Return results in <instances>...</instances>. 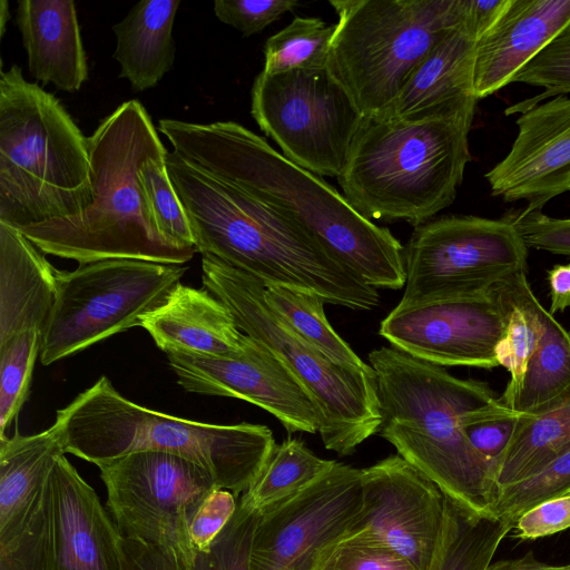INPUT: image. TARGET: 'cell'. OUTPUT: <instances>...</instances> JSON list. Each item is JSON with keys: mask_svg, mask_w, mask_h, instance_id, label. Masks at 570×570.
Returning a JSON list of instances; mask_svg holds the SVG:
<instances>
[{"mask_svg": "<svg viewBox=\"0 0 570 570\" xmlns=\"http://www.w3.org/2000/svg\"><path fill=\"white\" fill-rule=\"evenodd\" d=\"M159 131L183 160L278 210L379 289L405 285L404 247L362 216L343 194L235 121L160 119Z\"/></svg>", "mask_w": 570, "mask_h": 570, "instance_id": "6da1fadb", "label": "cell"}, {"mask_svg": "<svg viewBox=\"0 0 570 570\" xmlns=\"http://www.w3.org/2000/svg\"><path fill=\"white\" fill-rule=\"evenodd\" d=\"M167 169L186 210L196 252L257 278L312 292L355 311L380 304L379 291L345 267L295 222L246 193L167 155Z\"/></svg>", "mask_w": 570, "mask_h": 570, "instance_id": "7a4b0ae2", "label": "cell"}, {"mask_svg": "<svg viewBox=\"0 0 570 570\" xmlns=\"http://www.w3.org/2000/svg\"><path fill=\"white\" fill-rule=\"evenodd\" d=\"M367 357L382 415L377 433L455 504L493 515L495 466L472 446L463 428L499 397L484 382L459 379L393 346Z\"/></svg>", "mask_w": 570, "mask_h": 570, "instance_id": "3957f363", "label": "cell"}, {"mask_svg": "<svg viewBox=\"0 0 570 570\" xmlns=\"http://www.w3.org/2000/svg\"><path fill=\"white\" fill-rule=\"evenodd\" d=\"M89 139L92 203L80 214L20 228L42 253L80 264L132 258L181 265L195 248L158 229L139 179L145 161L168 150L138 100L119 105Z\"/></svg>", "mask_w": 570, "mask_h": 570, "instance_id": "277c9868", "label": "cell"}, {"mask_svg": "<svg viewBox=\"0 0 570 570\" xmlns=\"http://www.w3.org/2000/svg\"><path fill=\"white\" fill-rule=\"evenodd\" d=\"M476 102L420 118H363L337 177L344 197L370 220H431L454 202L471 160Z\"/></svg>", "mask_w": 570, "mask_h": 570, "instance_id": "5b68a950", "label": "cell"}, {"mask_svg": "<svg viewBox=\"0 0 570 570\" xmlns=\"http://www.w3.org/2000/svg\"><path fill=\"white\" fill-rule=\"evenodd\" d=\"M65 453L95 465L140 451L185 458L204 468L218 488L240 497L276 444L262 424H212L147 409L122 396L101 376L57 411Z\"/></svg>", "mask_w": 570, "mask_h": 570, "instance_id": "8992f818", "label": "cell"}, {"mask_svg": "<svg viewBox=\"0 0 570 570\" xmlns=\"http://www.w3.org/2000/svg\"><path fill=\"white\" fill-rule=\"evenodd\" d=\"M94 200L89 139L59 99L12 65L0 75V223L20 229Z\"/></svg>", "mask_w": 570, "mask_h": 570, "instance_id": "52a82bcc", "label": "cell"}, {"mask_svg": "<svg viewBox=\"0 0 570 570\" xmlns=\"http://www.w3.org/2000/svg\"><path fill=\"white\" fill-rule=\"evenodd\" d=\"M326 70L363 118L381 116L424 57L464 21V0H331Z\"/></svg>", "mask_w": 570, "mask_h": 570, "instance_id": "ba28073f", "label": "cell"}, {"mask_svg": "<svg viewBox=\"0 0 570 570\" xmlns=\"http://www.w3.org/2000/svg\"><path fill=\"white\" fill-rule=\"evenodd\" d=\"M206 289L230 311L237 327L271 350L305 385L322 423L327 450L351 455L382 423L374 371L338 365L301 338L267 304L264 285L210 254L202 255Z\"/></svg>", "mask_w": 570, "mask_h": 570, "instance_id": "9c48e42d", "label": "cell"}, {"mask_svg": "<svg viewBox=\"0 0 570 570\" xmlns=\"http://www.w3.org/2000/svg\"><path fill=\"white\" fill-rule=\"evenodd\" d=\"M187 271L178 264L110 258L58 271L56 301L41 338L49 365L107 337L139 326Z\"/></svg>", "mask_w": 570, "mask_h": 570, "instance_id": "30bf717a", "label": "cell"}, {"mask_svg": "<svg viewBox=\"0 0 570 570\" xmlns=\"http://www.w3.org/2000/svg\"><path fill=\"white\" fill-rule=\"evenodd\" d=\"M528 246L507 218L443 216L414 228L399 306L492 292L527 273Z\"/></svg>", "mask_w": 570, "mask_h": 570, "instance_id": "8fae6325", "label": "cell"}, {"mask_svg": "<svg viewBox=\"0 0 570 570\" xmlns=\"http://www.w3.org/2000/svg\"><path fill=\"white\" fill-rule=\"evenodd\" d=\"M259 129L297 166L338 177L363 117L324 69L261 71L250 92Z\"/></svg>", "mask_w": 570, "mask_h": 570, "instance_id": "7c38bea8", "label": "cell"}, {"mask_svg": "<svg viewBox=\"0 0 570 570\" xmlns=\"http://www.w3.org/2000/svg\"><path fill=\"white\" fill-rule=\"evenodd\" d=\"M98 468L121 535L166 550L189 570L195 558L189 524L217 488L212 475L185 458L158 451L134 452Z\"/></svg>", "mask_w": 570, "mask_h": 570, "instance_id": "4fadbf2b", "label": "cell"}, {"mask_svg": "<svg viewBox=\"0 0 570 570\" xmlns=\"http://www.w3.org/2000/svg\"><path fill=\"white\" fill-rule=\"evenodd\" d=\"M362 469L335 462L311 485L261 512L250 570H316L348 534L362 502Z\"/></svg>", "mask_w": 570, "mask_h": 570, "instance_id": "5bb4252c", "label": "cell"}, {"mask_svg": "<svg viewBox=\"0 0 570 570\" xmlns=\"http://www.w3.org/2000/svg\"><path fill=\"white\" fill-rule=\"evenodd\" d=\"M65 453L57 424L0 440V570H47L50 473Z\"/></svg>", "mask_w": 570, "mask_h": 570, "instance_id": "9a60e30c", "label": "cell"}, {"mask_svg": "<svg viewBox=\"0 0 570 570\" xmlns=\"http://www.w3.org/2000/svg\"><path fill=\"white\" fill-rule=\"evenodd\" d=\"M505 314L494 293L396 305L381 322L379 334L391 346L440 366H499L497 345Z\"/></svg>", "mask_w": 570, "mask_h": 570, "instance_id": "2e32d148", "label": "cell"}, {"mask_svg": "<svg viewBox=\"0 0 570 570\" xmlns=\"http://www.w3.org/2000/svg\"><path fill=\"white\" fill-rule=\"evenodd\" d=\"M187 392L244 400L274 415L288 433L320 431L322 416L309 391L265 345L244 334L229 357L167 354Z\"/></svg>", "mask_w": 570, "mask_h": 570, "instance_id": "e0dca14e", "label": "cell"}, {"mask_svg": "<svg viewBox=\"0 0 570 570\" xmlns=\"http://www.w3.org/2000/svg\"><path fill=\"white\" fill-rule=\"evenodd\" d=\"M362 502L348 534L381 542L428 570L444 518L445 495L399 454L362 469Z\"/></svg>", "mask_w": 570, "mask_h": 570, "instance_id": "ac0fdd59", "label": "cell"}, {"mask_svg": "<svg viewBox=\"0 0 570 570\" xmlns=\"http://www.w3.org/2000/svg\"><path fill=\"white\" fill-rule=\"evenodd\" d=\"M507 156L485 175L493 196L541 210L570 186V97L559 95L519 112Z\"/></svg>", "mask_w": 570, "mask_h": 570, "instance_id": "d6986e66", "label": "cell"}, {"mask_svg": "<svg viewBox=\"0 0 570 570\" xmlns=\"http://www.w3.org/2000/svg\"><path fill=\"white\" fill-rule=\"evenodd\" d=\"M50 491L47 570H125L124 537L65 454L51 470Z\"/></svg>", "mask_w": 570, "mask_h": 570, "instance_id": "ffe728a7", "label": "cell"}, {"mask_svg": "<svg viewBox=\"0 0 570 570\" xmlns=\"http://www.w3.org/2000/svg\"><path fill=\"white\" fill-rule=\"evenodd\" d=\"M570 22V0H510L474 52L473 92L483 99L509 83Z\"/></svg>", "mask_w": 570, "mask_h": 570, "instance_id": "44dd1931", "label": "cell"}, {"mask_svg": "<svg viewBox=\"0 0 570 570\" xmlns=\"http://www.w3.org/2000/svg\"><path fill=\"white\" fill-rule=\"evenodd\" d=\"M166 354L229 357L244 333L227 306L208 289L177 283L166 299L140 320V325Z\"/></svg>", "mask_w": 570, "mask_h": 570, "instance_id": "7402d4cb", "label": "cell"}, {"mask_svg": "<svg viewBox=\"0 0 570 570\" xmlns=\"http://www.w3.org/2000/svg\"><path fill=\"white\" fill-rule=\"evenodd\" d=\"M16 24L27 52L30 75L66 92L80 90L88 79V63L75 2L19 1Z\"/></svg>", "mask_w": 570, "mask_h": 570, "instance_id": "603a6c76", "label": "cell"}, {"mask_svg": "<svg viewBox=\"0 0 570 570\" xmlns=\"http://www.w3.org/2000/svg\"><path fill=\"white\" fill-rule=\"evenodd\" d=\"M19 229L0 223V345L31 330L43 334L57 294V269Z\"/></svg>", "mask_w": 570, "mask_h": 570, "instance_id": "cb8c5ba5", "label": "cell"}, {"mask_svg": "<svg viewBox=\"0 0 570 570\" xmlns=\"http://www.w3.org/2000/svg\"><path fill=\"white\" fill-rule=\"evenodd\" d=\"M476 37L462 23L413 69L393 104L377 117H428L472 98Z\"/></svg>", "mask_w": 570, "mask_h": 570, "instance_id": "d4e9b609", "label": "cell"}, {"mask_svg": "<svg viewBox=\"0 0 570 570\" xmlns=\"http://www.w3.org/2000/svg\"><path fill=\"white\" fill-rule=\"evenodd\" d=\"M179 0H142L112 27L119 77L135 92L155 87L175 60L173 26Z\"/></svg>", "mask_w": 570, "mask_h": 570, "instance_id": "484cf974", "label": "cell"}, {"mask_svg": "<svg viewBox=\"0 0 570 570\" xmlns=\"http://www.w3.org/2000/svg\"><path fill=\"white\" fill-rule=\"evenodd\" d=\"M570 450V387L531 414H523L495 473L497 491L518 483Z\"/></svg>", "mask_w": 570, "mask_h": 570, "instance_id": "4316f807", "label": "cell"}, {"mask_svg": "<svg viewBox=\"0 0 570 570\" xmlns=\"http://www.w3.org/2000/svg\"><path fill=\"white\" fill-rule=\"evenodd\" d=\"M494 293L505 314V330L495 355L499 366L510 373V381L499 399L513 410L540 336L541 303L531 289L527 273L504 281L494 288Z\"/></svg>", "mask_w": 570, "mask_h": 570, "instance_id": "83f0119b", "label": "cell"}, {"mask_svg": "<svg viewBox=\"0 0 570 570\" xmlns=\"http://www.w3.org/2000/svg\"><path fill=\"white\" fill-rule=\"evenodd\" d=\"M510 522L493 515H478L445 497L440 538L428 570H485Z\"/></svg>", "mask_w": 570, "mask_h": 570, "instance_id": "f1b7e54d", "label": "cell"}, {"mask_svg": "<svg viewBox=\"0 0 570 570\" xmlns=\"http://www.w3.org/2000/svg\"><path fill=\"white\" fill-rule=\"evenodd\" d=\"M335 462L317 456L298 439H286L274 445L253 484L239 497V502L262 512L311 485Z\"/></svg>", "mask_w": 570, "mask_h": 570, "instance_id": "f546056e", "label": "cell"}, {"mask_svg": "<svg viewBox=\"0 0 570 570\" xmlns=\"http://www.w3.org/2000/svg\"><path fill=\"white\" fill-rule=\"evenodd\" d=\"M264 296L274 312L301 338L331 361L353 370L373 371L332 327L324 312L325 301L321 296L283 285L264 286Z\"/></svg>", "mask_w": 570, "mask_h": 570, "instance_id": "4dcf8cb0", "label": "cell"}, {"mask_svg": "<svg viewBox=\"0 0 570 570\" xmlns=\"http://www.w3.org/2000/svg\"><path fill=\"white\" fill-rule=\"evenodd\" d=\"M540 336L513 410L531 414L570 387V333L542 305Z\"/></svg>", "mask_w": 570, "mask_h": 570, "instance_id": "1f68e13d", "label": "cell"}, {"mask_svg": "<svg viewBox=\"0 0 570 570\" xmlns=\"http://www.w3.org/2000/svg\"><path fill=\"white\" fill-rule=\"evenodd\" d=\"M335 24L316 17H295L269 37L264 47L263 71L277 75L292 70L326 68Z\"/></svg>", "mask_w": 570, "mask_h": 570, "instance_id": "d6a6232c", "label": "cell"}, {"mask_svg": "<svg viewBox=\"0 0 570 570\" xmlns=\"http://www.w3.org/2000/svg\"><path fill=\"white\" fill-rule=\"evenodd\" d=\"M41 338L39 331L31 330L0 345V439L28 397Z\"/></svg>", "mask_w": 570, "mask_h": 570, "instance_id": "836d02e7", "label": "cell"}, {"mask_svg": "<svg viewBox=\"0 0 570 570\" xmlns=\"http://www.w3.org/2000/svg\"><path fill=\"white\" fill-rule=\"evenodd\" d=\"M166 160L167 156L145 161L139 173L140 184L159 232L178 246L195 248L189 219L169 177Z\"/></svg>", "mask_w": 570, "mask_h": 570, "instance_id": "e575fe53", "label": "cell"}, {"mask_svg": "<svg viewBox=\"0 0 570 570\" xmlns=\"http://www.w3.org/2000/svg\"><path fill=\"white\" fill-rule=\"evenodd\" d=\"M570 493V450L563 452L535 474L497 491L492 514L512 525L533 505Z\"/></svg>", "mask_w": 570, "mask_h": 570, "instance_id": "d590c367", "label": "cell"}, {"mask_svg": "<svg viewBox=\"0 0 570 570\" xmlns=\"http://www.w3.org/2000/svg\"><path fill=\"white\" fill-rule=\"evenodd\" d=\"M512 82L539 87L543 91L509 107L507 115L519 114L552 97L570 94V22L515 75Z\"/></svg>", "mask_w": 570, "mask_h": 570, "instance_id": "8d00e7d4", "label": "cell"}, {"mask_svg": "<svg viewBox=\"0 0 570 570\" xmlns=\"http://www.w3.org/2000/svg\"><path fill=\"white\" fill-rule=\"evenodd\" d=\"M261 512L240 504L205 552H195L189 570H250L252 548Z\"/></svg>", "mask_w": 570, "mask_h": 570, "instance_id": "74e56055", "label": "cell"}, {"mask_svg": "<svg viewBox=\"0 0 570 570\" xmlns=\"http://www.w3.org/2000/svg\"><path fill=\"white\" fill-rule=\"evenodd\" d=\"M316 570H417L402 553L362 537L346 534L324 551Z\"/></svg>", "mask_w": 570, "mask_h": 570, "instance_id": "f35d334b", "label": "cell"}, {"mask_svg": "<svg viewBox=\"0 0 570 570\" xmlns=\"http://www.w3.org/2000/svg\"><path fill=\"white\" fill-rule=\"evenodd\" d=\"M523 414L509 409L499 399L474 415L463 431L472 446L497 470Z\"/></svg>", "mask_w": 570, "mask_h": 570, "instance_id": "ab89813d", "label": "cell"}, {"mask_svg": "<svg viewBox=\"0 0 570 570\" xmlns=\"http://www.w3.org/2000/svg\"><path fill=\"white\" fill-rule=\"evenodd\" d=\"M519 232L528 248L570 256V218H554L541 210L524 209L504 216Z\"/></svg>", "mask_w": 570, "mask_h": 570, "instance_id": "60d3db41", "label": "cell"}, {"mask_svg": "<svg viewBox=\"0 0 570 570\" xmlns=\"http://www.w3.org/2000/svg\"><path fill=\"white\" fill-rule=\"evenodd\" d=\"M298 6L292 0H216L214 12L244 37H250Z\"/></svg>", "mask_w": 570, "mask_h": 570, "instance_id": "b9f144b4", "label": "cell"}, {"mask_svg": "<svg viewBox=\"0 0 570 570\" xmlns=\"http://www.w3.org/2000/svg\"><path fill=\"white\" fill-rule=\"evenodd\" d=\"M239 497L215 488L204 499L189 524V537L195 552H205L234 515Z\"/></svg>", "mask_w": 570, "mask_h": 570, "instance_id": "7bdbcfd3", "label": "cell"}, {"mask_svg": "<svg viewBox=\"0 0 570 570\" xmlns=\"http://www.w3.org/2000/svg\"><path fill=\"white\" fill-rule=\"evenodd\" d=\"M570 529V493L542 501L522 512L512 531L518 540H535Z\"/></svg>", "mask_w": 570, "mask_h": 570, "instance_id": "ee69618b", "label": "cell"}, {"mask_svg": "<svg viewBox=\"0 0 570 570\" xmlns=\"http://www.w3.org/2000/svg\"><path fill=\"white\" fill-rule=\"evenodd\" d=\"M125 570H187L166 550L139 539L124 538Z\"/></svg>", "mask_w": 570, "mask_h": 570, "instance_id": "f6af8a7d", "label": "cell"}, {"mask_svg": "<svg viewBox=\"0 0 570 570\" xmlns=\"http://www.w3.org/2000/svg\"><path fill=\"white\" fill-rule=\"evenodd\" d=\"M510 0H464L463 24L480 39L500 19Z\"/></svg>", "mask_w": 570, "mask_h": 570, "instance_id": "bcb514c9", "label": "cell"}, {"mask_svg": "<svg viewBox=\"0 0 570 570\" xmlns=\"http://www.w3.org/2000/svg\"><path fill=\"white\" fill-rule=\"evenodd\" d=\"M552 315L570 307V263L557 264L547 271Z\"/></svg>", "mask_w": 570, "mask_h": 570, "instance_id": "7dc6e473", "label": "cell"}, {"mask_svg": "<svg viewBox=\"0 0 570 570\" xmlns=\"http://www.w3.org/2000/svg\"><path fill=\"white\" fill-rule=\"evenodd\" d=\"M485 570H570V563L553 566L538 560L530 551L520 558L491 562Z\"/></svg>", "mask_w": 570, "mask_h": 570, "instance_id": "c3c4849f", "label": "cell"}, {"mask_svg": "<svg viewBox=\"0 0 570 570\" xmlns=\"http://www.w3.org/2000/svg\"><path fill=\"white\" fill-rule=\"evenodd\" d=\"M10 19L9 2L7 0L0 1V37H3L6 31L7 21Z\"/></svg>", "mask_w": 570, "mask_h": 570, "instance_id": "681fc988", "label": "cell"}, {"mask_svg": "<svg viewBox=\"0 0 570 570\" xmlns=\"http://www.w3.org/2000/svg\"><path fill=\"white\" fill-rule=\"evenodd\" d=\"M569 191H570V186H569Z\"/></svg>", "mask_w": 570, "mask_h": 570, "instance_id": "f907efd6", "label": "cell"}]
</instances>
